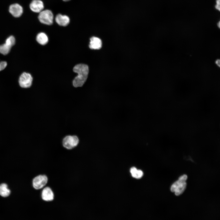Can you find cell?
<instances>
[{
  "instance_id": "cell-1",
  "label": "cell",
  "mask_w": 220,
  "mask_h": 220,
  "mask_svg": "<svg viewBox=\"0 0 220 220\" xmlns=\"http://www.w3.org/2000/svg\"><path fill=\"white\" fill-rule=\"evenodd\" d=\"M73 70L78 75L72 81L73 86L75 88L82 87L88 78L89 71L88 66L84 64H78L74 67Z\"/></svg>"
},
{
  "instance_id": "cell-2",
  "label": "cell",
  "mask_w": 220,
  "mask_h": 220,
  "mask_svg": "<svg viewBox=\"0 0 220 220\" xmlns=\"http://www.w3.org/2000/svg\"><path fill=\"white\" fill-rule=\"evenodd\" d=\"M187 176L184 174L180 176L178 179L171 185L170 190L174 192L176 196H179L182 194L185 190L186 186V181Z\"/></svg>"
},
{
  "instance_id": "cell-3",
  "label": "cell",
  "mask_w": 220,
  "mask_h": 220,
  "mask_svg": "<svg viewBox=\"0 0 220 220\" xmlns=\"http://www.w3.org/2000/svg\"><path fill=\"white\" fill-rule=\"evenodd\" d=\"M79 142V139L76 135H67L62 139L63 146L68 149H72L77 146Z\"/></svg>"
},
{
  "instance_id": "cell-4",
  "label": "cell",
  "mask_w": 220,
  "mask_h": 220,
  "mask_svg": "<svg viewBox=\"0 0 220 220\" xmlns=\"http://www.w3.org/2000/svg\"><path fill=\"white\" fill-rule=\"evenodd\" d=\"M33 78L29 73L24 72L20 76L18 83L20 87L23 89H28L33 84Z\"/></svg>"
},
{
  "instance_id": "cell-5",
  "label": "cell",
  "mask_w": 220,
  "mask_h": 220,
  "mask_svg": "<svg viewBox=\"0 0 220 220\" xmlns=\"http://www.w3.org/2000/svg\"><path fill=\"white\" fill-rule=\"evenodd\" d=\"M38 18L40 22L42 24L50 25L53 23V15L50 10H43L39 13Z\"/></svg>"
},
{
  "instance_id": "cell-6",
  "label": "cell",
  "mask_w": 220,
  "mask_h": 220,
  "mask_svg": "<svg viewBox=\"0 0 220 220\" xmlns=\"http://www.w3.org/2000/svg\"><path fill=\"white\" fill-rule=\"evenodd\" d=\"M48 181V178L46 175H38L35 177L32 180L33 187L35 189H40L46 185Z\"/></svg>"
},
{
  "instance_id": "cell-7",
  "label": "cell",
  "mask_w": 220,
  "mask_h": 220,
  "mask_svg": "<svg viewBox=\"0 0 220 220\" xmlns=\"http://www.w3.org/2000/svg\"><path fill=\"white\" fill-rule=\"evenodd\" d=\"M15 43V39L14 36H9L6 39L5 43L0 45V53L4 55L8 54Z\"/></svg>"
},
{
  "instance_id": "cell-8",
  "label": "cell",
  "mask_w": 220,
  "mask_h": 220,
  "mask_svg": "<svg viewBox=\"0 0 220 220\" xmlns=\"http://www.w3.org/2000/svg\"><path fill=\"white\" fill-rule=\"evenodd\" d=\"M8 10L10 14L15 17H20L23 12L22 7L17 3H13L10 5Z\"/></svg>"
},
{
  "instance_id": "cell-9",
  "label": "cell",
  "mask_w": 220,
  "mask_h": 220,
  "mask_svg": "<svg viewBox=\"0 0 220 220\" xmlns=\"http://www.w3.org/2000/svg\"><path fill=\"white\" fill-rule=\"evenodd\" d=\"M31 10L34 12L40 13L44 8L43 2L41 0H33L29 5Z\"/></svg>"
},
{
  "instance_id": "cell-10",
  "label": "cell",
  "mask_w": 220,
  "mask_h": 220,
  "mask_svg": "<svg viewBox=\"0 0 220 220\" xmlns=\"http://www.w3.org/2000/svg\"><path fill=\"white\" fill-rule=\"evenodd\" d=\"M42 199L45 201H50L53 200L54 195L51 189L49 187H46L42 190L41 194Z\"/></svg>"
},
{
  "instance_id": "cell-11",
  "label": "cell",
  "mask_w": 220,
  "mask_h": 220,
  "mask_svg": "<svg viewBox=\"0 0 220 220\" xmlns=\"http://www.w3.org/2000/svg\"><path fill=\"white\" fill-rule=\"evenodd\" d=\"M55 20L58 25L63 26L68 25L70 21V18L68 16L61 14H58L56 15Z\"/></svg>"
},
{
  "instance_id": "cell-12",
  "label": "cell",
  "mask_w": 220,
  "mask_h": 220,
  "mask_svg": "<svg viewBox=\"0 0 220 220\" xmlns=\"http://www.w3.org/2000/svg\"><path fill=\"white\" fill-rule=\"evenodd\" d=\"M102 44L100 39L97 37H92L90 38L89 47L91 49L99 50L101 48Z\"/></svg>"
},
{
  "instance_id": "cell-13",
  "label": "cell",
  "mask_w": 220,
  "mask_h": 220,
  "mask_svg": "<svg viewBox=\"0 0 220 220\" xmlns=\"http://www.w3.org/2000/svg\"><path fill=\"white\" fill-rule=\"evenodd\" d=\"M36 39L39 43L43 45L46 44L48 41L47 36L43 32H40L38 34L37 36Z\"/></svg>"
},
{
  "instance_id": "cell-14",
  "label": "cell",
  "mask_w": 220,
  "mask_h": 220,
  "mask_svg": "<svg viewBox=\"0 0 220 220\" xmlns=\"http://www.w3.org/2000/svg\"><path fill=\"white\" fill-rule=\"evenodd\" d=\"M10 193V191L8 189L7 185L2 183L0 185V195L3 197L8 196Z\"/></svg>"
},
{
  "instance_id": "cell-15",
  "label": "cell",
  "mask_w": 220,
  "mask_h": 220,
  "mask_svg": "<svg viewBox=\"0 0 220 220\" xmlns=\"http://www.w3.org/2000/svg\"><path fill=\"white\" fill-rule=\"evenodd\" d=\"M130 173L132 176L136 178L140 179L143 176V172L140 170H138L136 167H133L130 170Z\"/></svg>"
},
{
  "instance_id": "cell-16",
  "label": "cell",
  "mask_w": 220,
  "mask_h": 220,
  "mask_svg": "<svg viewBox=\"0 0 220 220\" xmlns=\"http://www.w3.org/2000/svg\"><path fill=\"white\" fill-rule=\"evenodd\" d=\"M7 63L5 61H0V71L4 70L6 67Z\"/></svg>"
},
{
  "instance_id": "cell-17",
  "label": "cell",
  "mask_w": 220,
  "mask_h": 220,
  "mask_svg": "<svg viewBox=\"0 0 220 220\" xmlns=\"http://www.w3.org/2000/svg\"><path fill=\"white\" fill-rule=\"evenodd\" d=\"M215 7L216 9L220 11V0H216Z\"/></svg>"
},
{
  "instance_id": "cell-18",
  "label": "cell",
  "mask_w": 220,
  "mask_h": 220,
  "mask_svg": "<svg viewBox=\"0 0 220 220\" xmlns=\"http://www.w3.org/2000/svg\"><path fill=\"white\" fill-rule=\"evenodd\" d=\"M216 64L220 67V59H218L215 61Z\"/></svg>"
},
{
  "instance_id": "cell-19",
  "label": "cell",
  "mask_w": 220,
  "mask_h": 220,
  "mask_svg": "<svg viewBox=\"0 0 220 220\" xmlns=\"http://www.w3.org/2000/svg\"><path fill=\"white\" fill-rule=\"evenodd\" d=\"M218 27L220 28V21L218 23Z\"/></svg>"
},
{
  "instance_id": "cell-20",
  "label": "cell",
  "mask_w": 220,
  "mask_h": 220,
  "mask_svg": "<svg viewBox=\"0 0 220 220\" xmlns=\"http://www.w3.org/2000/svg\"><path fill=\"white\" fill-rule=\"evenodd\" d=\"M70 0H63V1L64 2H68V1H69Z\"/></svg>"
}]
</instances>
